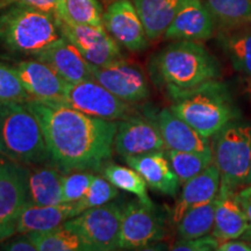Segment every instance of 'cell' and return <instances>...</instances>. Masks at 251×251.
<instances>
[{
    "instance_id": "33",
    "label": "cell",
    "mask_w": 251,
    "mask_h": 251,
    "mask_svg": "<svg viewBox=\"0 0 251 251\" xmlns=\"http://www.w3.org/2000/svg\"><path fill=\"white\" fill-rule=\"evenodd\" d=\"M30 99L14 68L0 62V102L25 103Z\"/></svg>"
},
{
    "instance_id": "16",
    "label": "cell",
    "mask_w": 251,
    "mask_h": 251,
    "mask_svg": "<svg viewBox=\"0 0 251 251\" xmlns=\"http://www.w3.org/2000/svg\"><path fill=\"white\" fill-rule=\"evenodd\" d=\"M215 26V19L202 0H187L164 35L171 40H208L214 34Z\"/></svg>"
},
{
    "instance_id": "20",
    "label": "cell",
    "mask_w": 251,
    "mask_h": 251,
    "mask_svg": "<svg viewBox=\"0 0 251 251\" xmlns=\"http://www.w3.org/2000/svg\"><path fill=\"white\" fill-rule=\"evenodd\" d=\"M220 171L214 163L206 170L183 185L180 197L172 209V221L177 225L185 213L194 207L212 201L218 196L220 190Z\"/></svg>"
},
{
    "instance_id": "35",
    "label": "cell",
    "mask_w": 251,
    "mask_h": 251,
    "mask_svg": "<svg viewBox=\"0 0 251 251\" xmlns=\"http://www.w3.org/2000/svg\"><path fill=\"white\" fill-rule=\"evenodd\" d=\"M221 241L208 234L206 236L191 238V240H179L174 244L171 250L176 251H212L218 250Z\"/></svg>"
},
{
    "instance_id": "11",
    "label": "cell",
    "mask_w": 251,
    "mask_h": 251,
    "mask_svg": "<svg viewBox=\"0 0 251 251\" xmlns=\"http://www.w3.org/2000/svg\"><path fill=\"white\" fill-rule=\"evenodd\" d=\"M91 71L97 83L126 102L136 103L149 98L148 80L133 63L121 58L100 67L91 64Z\"/></svg>"
},
{
    "instance_id": "24",
    "label": "cell",
    "mask_w": 251,
    "mask_h": 251,
    "mask_svg": "<svg viewBox=\"0 0 251 251\" xmlns=\"http://www.w3.org/2000/svg\"><path fill=\"white\" fill-rule=\"evenodd\" d=\"M63 172L57 168L28 169V199L37 206L63 203Z\"/></svg>"
},
{
    "instance_id": "39",
    "label": "cell",
    "mask_w": 251,
    "mask_h": 251,
    "mask_svg": "<svg viewBox=\"0 0 251 251\" xmlns=\"http://www.w3.org/2000/svg\"><path fill=\"white\" fill-rule=\"evenodd\" d=\"M219 251H251V242L241 240H227L221 241L218 247Z\"/></svg>"
},
{
    "instance_id": "17",
    "label": "cell",
    "mask_w": 251,
    "mask_h": 251,
    "mask_svg": "<svg viewBox=\"0 0 251 251\" xmlns=\"http://www.w3.org/2000/svg\"><path fill=\"white\" fill-rule=\"evenodd\" d=\"M34 57L48 64L67 83L94 80L90 63L63 36Z\"/></svg>"
},
{
    "instance_id": "19",
    "label": "cell",
    "mask_w": 251,
    "mask_h": 251,
    "mask_svg": "<svg viewBox=\"0 0 251 251\" xmlns=\"http://www.w3.org/2000/svg\"><path fill=\"white\" fill-rule=\"evenodd\" d=\"M156 119L164 141L165 150H177V151L213 150L209 139L203 137L187 122L177 117L171 111V108H163L157 114Z\"/></svg>"
},
{
    "instance_id": "4",
    "label": "cell",
    "mask_w": 251,
    "mask_h": 251,
    "mask_svg": "<svg viewBox=\"0 0 251 251\" xmlns=\"http://www.w3.org/2000/svg\"><path fill=\"white\" fill-rule=\"evenodd\" d=\"M0 155L23 165L50 161L42 127L26 102H5L0 117Z\"/></svg>"
},
{
    "instance_id": "41",
    "label": "cell",
    "mask_w": 251,
    "mask_h": 251,
    "mask_svg": "<svg viewBox=\"0 0 251 251\" xmlns=\"http://www.w3.org/2000/svg\"><path fill=\"white\" fill-rule=\"evenodd\" d=\"M246 185H251V161H250L249 174H248V177H247V184H246Z\"/></svg>"
},
{
    "instance_id": "29",
    "label": "cell",
    "mask_w": 251,
    "mask_h": 251,
    "mask_svg": "<svg viewBox=\"0 0 251 251\" xmlns=\"http://www.w3.org/2000/svg\"><path fill=\"white\" fill-rule=\"evenodd\" d=\"M215 199L191 208L177 224L180 240H191L211 234L214 228Z\"/></svg>"
},
{
    "instance_id": "21",
    "label": "cell",
    "mask_w": 251,
    "mask_h": 251,
    "mask_svg": "<svg viewBox=\"0 0 251 251\" xmlns=\"http://www.w3.org/2000/svg\"><path fill=\"white\" fill-rule=\"evenodd\" d=\"M235 193L234 191L220 187L215 198V220L212 235L220 241L237 240L250 224L238 205Z\"/></svg>"
},
{
    "instance_id": "3",
    "label": "cell",
    "mask_w": 251,
    "mask_h": 251,
    "mask_svg": "<svg viewBox=\"0 0 251 251\" xmlns=\"http://www.w3.org/2000/svg\"><path fill=\"white\" fill-rule=\"evenodd\" d=\"M152 72L169 91H184L220 77L219 63L196 41L177 40L152 59Z\"/></svg>"
},
{
    "instance_id": "36",
    "label": "cell",
    "mask_w": 251,
    "mask_h": 251,
    "mask_svg": "<svg viewBox=\"0 0 251 251\" xmlns=\"http://www.w3.org/2000/svg\"><path fill=\"white\" fill-rule=\"evenodd\" d=\"M61 0H0V11L7 7L9 5L19 4L29 6L41 12H45L50 15H56Z\"/></svg>"
},
{
    "instance_id": "12",
    "label": "cell",
    "mask_w": 251,
    "mask_h": 251,
    "mask_svg": "<svg viewBox=\"0 0 251 251\" xmlns=\"http://www.w3.org/2000/svg\"><path fill=\"white\" fill-rule=\"evenodd\" d=\"M164 235L162 219L157 215L156 207H149L141 201H130L126 205L122 213L119 249H144L149 244L161 241Z\"/></svg>"
},
{
    "instance_id": "26",
    "label": "cell",
    "mask_w": 251,
    "mask_h": 251,
    "mask_svg": "<svg viewBox=\"0 0 251 251\" xmlns=\"http://www.w3.org/2000/svg\"><path fill=\"white\" fill-rule=\"evenodd\" d=\"M39 251H89L79 235L64 225L46 231L28 233Z\"/></svg>"
},
{
    "instance_id": "32",
    "label": "cell",
    "mask_w": 251,
    "mask_h": 251,
    "mask_svg": "<svg viewBox=\"0 0 251 251\" xmlns=\"http://www.w3.org/2000/svg\"><path fill=\"white\" fill-rule=\"evenodd\" d=\"M118 188L109 183L103 176L102 177L101 176H94V179L85 196L81 198L79 201L75 202L77 215L90 208L111 202L114 198L118 197Z\"/></svg>"
},
{
    "instance_id": "18",
    "label": "cell",
    "mask_w": 251,
    "mask_h": 251,
    "mask_svg": "<svg viewBox=\"0 0 251 251\" xmlns=\"http://www.w3.org/2000/svg\"><path fill=\"white\" fill-rule=\"evenodd\" d=\"M125 162L142 176L147 185L153 191L169 197H176L180 181L172 169L165 150L125 157Z\"/></svg>"
},
{
    "instance_id": "37",
    "label": "cell",
    "mask_w": 251,
    "mask_h": 251,
    "mask_svg": "<svg viewBox=\"0 0 251 251\" xmlns=\"http://www.w3.org/2000/svg\"><path fill=\"white\" fill-rule=\"evenodd\" d=\"M0 250L7 251H37L36 246L28 236V234H19L17 237L0 242Z\"/></svg>"
},
{
    "instance_id": "6",
    "label": "cell",
    "mask_w": 251,
    "mask_h": 251,
    "mask_svg": "<svg viewBox=\"0 0 251 251\" xmlns=\"http://www.w3.org/2000/svg\"><path fill=\"white\" fill-rule=\"evenodd\" d=\"M214 164L221 177L220 187L236 191L246 186L251 161V125L236 120L214 136Z\"/></svg>"
},
{
    "instance_id": "38",
    "label": "cell",
    "mask_w": 251,
    "mask_h": 251,
    "mask_svg": "<svg viewBox=\"0 0 251 251\" xmlns=\"http://www.w3.org/2000/svg\"><path fill=\"white\" fill-rule=\"evenodd\" d=\"M238 205L241 209L244 212L247 219L251 222V185H246V186L241 187L240 190L236 191L235 193Z\"/></svg>"
},
{
    "instance_id": "2",
    "label": "cell",
    "mask_w": 251,
    "mask_h": 251,
    "mask_svg": "<svg viewBox=\"0 0 251 251\" xmlns=\"http://www.w3.org/2000/svg\"><path fill=\"white\" fill-rule=\"evenodd\" d=\"M171 111L206 139L214 137L238 112L224 84L216 79L184 91H169Z\"/></svg>"
},
{
    "instance_id": "25",
    "label": "cell",
    "mask_w": 251,
    "mask_h": 251,
    "mask_svg": "<svg viewBox=\"0 0 251 251\" xmlns=\"http://www.w3.org/2000/svg\"><path fill=\"white\" fill-rule=\"evenodd\" d=\"M220 42L235 70L251 78V28H235L220 36Z\"/></svg>"
},
{
    "instance_id": "28",
    "label": "cell",
    "mask_w": 251,
    "mask_h": 251,
    "mask_svg": "<svg viewBox=\"0 0 251 251\" xmlns=\"http://www.w3.org/2000/svg\"><path fill=\"white\" fill-rule=\"evenodd\" d=\"M216 24L235 29L251 24V0H202Z\"/></svg>"
},
{
    "instance_id": "27",
    "label": "cell",
    "mask_w": 251,
    "mask_h": 251,
    "mask_svg": "<svg viewBox=\"0 0 251 251\" xmlns=\"http://www.w3.org/2000/svg\"><path fill=\"white\" fill-rule=\"evenodd\" d=\"M102 176L118 190L134 194L144 205L155 207L148 194V185L135 169L119 164H106L102 169Z\"/></svg>"
},
{
    "instance_id": "15",
    "label": "cell",
    "mask_w": 251,
    "mask_h": 251,
    "mask_svg": "<svg viewBox=\"0 0 251 251\" xmlns=\"http://www.w3.org/2000/svg\"><path fill=\"white\" fill-rule=\"evenodd\" d=\"M13 68L31 99L64 102L68 83L45 62L37 58L21 61Z\"/></svg>"
},
{
    "instance_id": "10",
    "label": "cell",
    "mask_w": 251,
    "mask_h": 251,
    "mask_svg": "<svg viewBox=\"0 0 251 251\" xmlns=\"http://www.w3.org/2000/svg\"><path fill=\"white\" fill-rule=\"evenodd\" d=\"M63 37L72 43L90 64L105 65L122 58L120 47L103 26L79 25L63 17H55Z\"/></svg>"
},
{
    "instance_id": "40",
    "label": "cell",
    "mask_w": 251,
    "mask_h": 251,
    "mask_svg": "<svg viewBox=\"0 0 251 251\" xmlns=\"http://www.w3.org/2000/svg\"><path fill=\"white\" fill-rule=\"evenodd\" d=\"M240 238H241V240L248 241V242H251V222L249 224V226H248L247 230L244 231V234Z\"/></svg>"
},
{
    "instance_id": "42",
    "label": "cell",
    "mask_w": 251,
    "mask_h": 251,
    "mask_svg": "<svg viewBox=\"0 0 251 251\" xmlns=\"http://www.w3.org/2000/svg\"><path fill=\"white\" fill-rule=\"evenodd\" d=\"M4 107H5V102H0V117H1V113L4 111Z\"/></svg>"
},
{
    "instance_id": "7",
    "label": "cell",
    "mask_w": 251,
    "mask_h": 251,
    "mask_svg": "<svg viewBox=\"0 0 251 251\" xmlns=\"http://www.w3.org/2000/svg\"><path fill=\"white\" fill-rule=\"evenodd\" d=\"M122 213L118 202H108L80 213L64 226L76 231L91 251L118 250Z\"/></svg>"
},
{
    "instance_id": "13",
    "label": "cell",
    "mask_w": 251,
    "mask_h": 251,
    "mask_svg": "<svg viewBox=\"0 0 251 251\" xmlns=\"http://www.w3.org/2000/svg\"><path fill=\"white\" fill-rule=\"evenodd\" d=\"M114 150L124 158L165 150L157 119L135 113L119 121Z\"/></svg>"
},
{
    "instance_id": "30",
    "label": "cell",
    "mask_w": 251,
    "mask_h": 251,
    "mask_svg": "<svg viewBox=\"0 0 251 251\" xmlns=\"http://www.w3.org/2000/svg\"><path fill=\"white\" fill-rule=\"evenodd\" d=\"M170 164L180 184L192 179L214 163L213 150L209 151H177L165 150Z\"/></svg>"
},
{
    "instance_id": "14",
    "label": "cell",
    "mask_w": 251,
    "mask_h": 251,
    "mask_svg": "<svg viewBox=\"0 0 251 251\" xmlns=\"http://www.w3.org/2000/svg\"><path fill=\"white\" fill-rule=\"evenodd\" d=\"M102 23L109 35L129 51H142L149 46L142 20L130 0H117L109 5Z\"/></svg>"
},
{
    "instance_id": "22",
    "label": "cell",
    "mask_w": 251,
    "mask_h": 251,
    "mask_svg": "<svg viewBox=\"0 0 251 251\" xmlns=\"http://www.w3.org/2000/svg\"><path fill=\"white\" fill-rule=\"evenodd\" d=\"M77 216L75 202H63L51 206H37L28 201L19 216L17 234L46 231L63 226Z\"/></svg>"
},
{
    "instance_id": "8",
    "label": "cell",
    "mask_w": 251,
    "mask_h": 251,
    "mask_svg": "<svg viewBox=\"0 0 251 251\" xmlns=\"http://www.w3.org/2000/svg\"><path fill=\"white\" fill-rule=\"evenodd\" d=\"M64 102L90 117L109 121H120L136 113L126 102L96 80L68 83Z\"/></svg>"
},
{
    "instance_id": "34",
    "label": "cell",
    "mask_w": 251,
    "mask_h": 251,
    "mask_svg": "<svg viewBox=\"0 0 251 251\" xmlns=\"http://www.w3.org/2000/svg\"><path fill=\"white\" fill-rule=\"evenodd\" d=\"M93 174L86 171H74L63 175V202H77L85 196L94 179Z\"/></svg>"
},
{
    "instance_id": "31",
    "label": "cell",
    "mask_w": 251,
    "mask_h": 251,
    "mask_svg": "<svg viewBox=\"0 0 251 251\" xmlns=\"http://www.w3.org/2000/svg\"><path fill=\"white\" fill-rule=\"evenodd\" d=\"M102 8L98 0H61L55 17L67 18L79 25L103 26Z\"/></svg>"
},
{
    "instance_id": "1",
    "label": "cell",
    "mask_w": 251,
    "mask_h": 251,
    "mask_svg": "<svg viewBox=\"0 0 251 251\" xmlns=\"http://www.w3.org/2000/svg\"><path fill=\"white\" fill-rule=\"evenodd\" d=\"M26 105L42 127L50 161L63 174L99 171L111 158L117 121L90 117L65 102L30 99Z\"/></svg>"
},
{
    "instance_id": "5",
    "label": "cell",
    "mask_w": 251,
    "mask_h": 251,
    "mask_svg": "<svg viewBox=\"0 0 251 251\" xmlns=\"http://www.w3.org/2000/svg\"><path fill=\"white\" fill-rule=\"evenodd\" d=\"M61 37L54 15L19 4L0 13V46L9 52L35 56Z\"/></svg>"
},
{
    "instance_id": "43",
    "label": "cell",
    "mask_w": 251,
    "mask_h": 251,
    "mask_svg": "<svg viewBox=\"0 0 251 251\" xmlns=\"http://www.w3.org/2000/svg\"><path fill=\"white\" fill-rule=\"evenodd\" d=\"M0 156H1V155H0ZM2 162H4V159H2V158H1V157H0V166H1V164H2Z\"/></svg>"
},
{
    "instance_id": "23",
    "label": "cell",
    "mask_w": 251,
    "mask_h": 251,
    "mask_svg": "<svg viewBox=\"0 0 251 251\" xmlns=\"http://www.w3.org/2000/svg\"><path fill=\"white\" fill-rule=\"evenodd\" d=\"M187 0H133L149 40L164 35Z\"/></svg>"
},
{
    "instance_id": "9",
    "label": "cell",
    "mask_w": 251,
    "mask_h": 251,
    "mask_svg": "<svg viewBox=\"0 0 251 251\" xmlns=\"http://www.w3.org/2000/svg\"><path fill=\"white\" fill-rule=\"evenodd\" d=\"M28 201V169L4 161L0 166V242L17 234L19 216Z\"/></svg>"
}]
</instances>
